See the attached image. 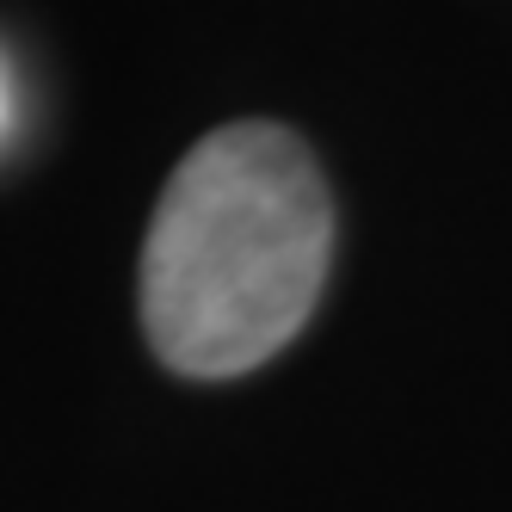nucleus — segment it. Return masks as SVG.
I'll list each match as a JSON object with an SVG mask.
<instances>
[{"label":"nucleus","mask_w":512,"mask_h":512,"mask_svg":"<svg viewBox=\"0 0 512 512\" xmlns=\"http://www.w3.org/2000/svg\"><path fill=\"white\" fill-rule=\"evenodd\" d=\"M334 210L309 149L278 124H229L173 167L142 247V327L167 371L241 377L303 334Z\"/></svg>","instance_id":"obj_1"},{"label":"nucleus","mask_w":512,"mask_h":512,"mask_svg":"<svg viewBox=\"0 0 512 512\" xmlns=\"http://www.w3.org/2000/svg\"><path fill=\"white\" fill-rule=\"evenodd\" d=\"M0 105H7V99H0Z\"/></svg>","instance_id":"obj_2"}]
</instances>
